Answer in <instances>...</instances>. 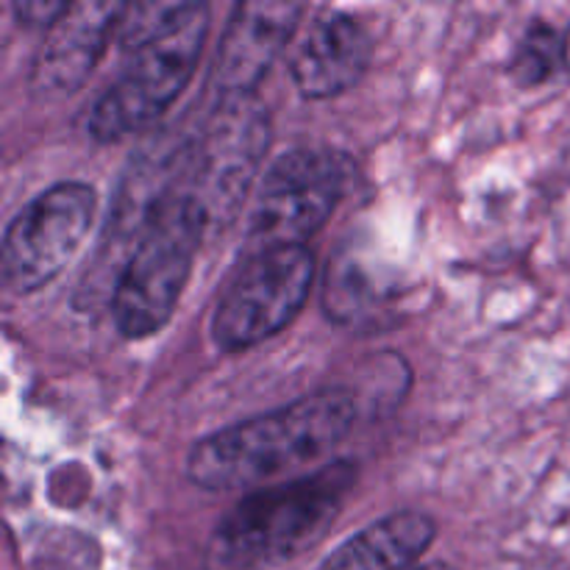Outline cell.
<instances>
[{"instance_id": "cell-1", "label": "cell", "mask_w": 570, "mask_h": 570, "mask_svg": "<svg viewBox=\"0 0 570 570\" xmlns=\"http://www.w3.org/2000/svg\"><path fill=\"white\" fill-rule=\"evenodd\" d=\"M354 421V395L323 390L198 440L189 451L187 476L209 493L256 490L326 456L348 438Z\"/></svg>"}, {"instance_id": "cell-2", "label": "cell", "mask_w": 570, "mask_h": 570, "mask_svg": "<svg viewBox=\"0 0 570 570\" xmlns=\"http://www.w3.org/2000/svg\"><path fill=\"white\" fill-rule=\"evenodd\" d=\"M354 482V465L334 462L287 484L254 490L217 523L212 562L223 570H262L293 560L337 521Z\"/></svg>"}, {"instance_id": "cell-3", "label": "cell", "mask_w": 570, "mask_h": 570, "mask_svg": "<svg viewBox=\"0 0 570 570\" xmlns=\"http://www.w3.org/2000/svg\"><path fill=\"white\" fill-rule=\"evenodd\" d=\"M206 228L209 217L193 193L173 189L156 206L111 293V317L122 337L142 340L167 326Z\"/></svg>"}, {"instance_id": "cell-4", "label": "cell", "mask_w": 570, "mask_h": 570, "mask_svg": "<svg viewBox=\"0 0 570 570\" xmlns=\"http://www.w3.org/2000/svg\"><path fill=\"white\" fill-rule=\"evenodd\" d=\"M206 31L209 6L184 3L156 37L131 50L117 81L89 109L87 131L100 142H115L154 126L193 78Z\"/></svg>"}, {"instance_id": "cell-5", "label": "cell", "mask_w": 570, "mask_h": 570, "mask_svg": "<svg viewBox=\"0 0 570 570\" xmlns=\"http://www.w3.org/2000/svg\"><path fill=\"white\" fill-rule=\"evenodd\" d=\"M354 165L334 148L304 145L278 156L267 167L250 209L254 254L284 245H306L326 226L348 193Z\"/></svg>"}, {"instance_id": "cell-6", "label": "cell", "mask_w": 570, "mask_h": 570, "mask_svg": "<svg viewBox=\"0 0 570 570\" xmlns=\"http://www.w3.org/2000/svg\"><path fill=\"white\" fill-rule=\"evenodd\" d=\"M312 278L315 256L306 245L250 254L212 317V340L217 348L237 354L289 326L309 298Z\"/></svg>"}, {"instance_id": "cell-7", "label": "cell", "mask_w": 570, "mask_h": 570, "mask_svg": "<svg viewBox=\"0 0 570 570\" xmlns=\"http://www.w3.org/2000/svg\"><path fill=\"white\" fill-rule=\"evenodd\" d=\"M98 195L83 181H59L28 200L6 226L0 273L9 293L28 295L67 267L92 226Z\"/></svg>"}, {"instance_id": "cell-8", "label": "cell", "mask_w": 570, "mask_h": 570, "mask_svg": "<svg viewBox=\"0 0 570 570\" xmlns=\"http://www.w3.org/2000/svg\"><path fill=\"white\" fill-rule=\"evenodd\" d=\"M271 142V117L256 92H223L200 131L193 167V189L209 226L228 220L243 204L250 178Z\"/></svg>"}, {"instance_id": "cell-9", "label": "cell", "mask_w": 570, "mask_h": 570, "mask_svg": "<svg viewBox=\"0 0 570 570\" xmlns=\"http://www.w3.org/2000/svg\"><path fill=\"white\" fill-rule=\"evenodd\" d=\"M126 3L76 0L45 31L42 48L31 67V95L53 104L76 95L104 53L111 31L122 22Z\"/></svg>"}, {"instance_id": "cell-10", "label": "cell", "mask_w": 570, "mask_h": 570, "mask_svg": "<svg viewBox=\"0 0 570 570\" xmlns=\"http://www.w3.org/2000/svg\"><path fill=\"white\" fill-rule=\"evenodd\" d=\"M304 3L248 0L228 17L215 61V78L223 92H256L273 61L295 33Z\"/></svg>"}, {"instance_id": "cell-11", "label": "cell", "mask_w": 570, "mask_h": 570, "mask_svg": "<svg viewBox=\"0 0 570 570\" xmlns=\"http://www.w3.org/2000/svg\"><path fill=\"white\" fill-rule=\"evenodd\" d=\"M373 59L371 31L348 11H326L312 22L295 48L289 72L304 98L343 95L367 72Z\"/></svg>"}, {"instance_id": "cell-12", "label": "cell", "mask_w": 570, "mask_h": 570, "mask_svg": "<svg viewBox=\"0 0 570 570\" xmlns=\"http://www.w3.org/2000/svg\"><path fill=\"white\" fill-rule=\"evenodd\" d=\"M438 538L426 512H393L345 540L321 570H412Z\"/></svg>"}, {"instance_id": "cell-13", "label": "cell", "mask_w": 570, "mask_h": 570, "mask_svg": "<svg viewBox=\"0 0 570 570\" xmlns=\"http://www.w3.org/2000/svg\"><path fill=\"white\" fill-rule=\"evenodd\" d=\"M557 67H562V37L546 22H534L521 39L512 59V78L521 87H540L554 76Z\"/></svg>"}, {"instance_id": "cell-14", "label": "cell", "mask_w": 570, "mask_h": 570, "mask_svg": "<svg viewBox=\"0 0 570 570\" xmlns=\"http://www.w3.org/2000/svg\"><path fill=\"white\" fill-rule=\"evenodd\" d=\"M65 9L67 3H33V0L14 3V14L20 17V22H28V26H45V31L59 20Z\"/></svg>"}, {"instance_id": "cell-15", "label": "cell", "mask_w": 570, "mask_h": 570, "mask_svg": "<svg viewBox=\"0 0 570 570\" xmlns=\"http://www.w3.org/2000/svg\"><path fill=\"white\" fill-rule=\"evenodd\" d=\"M562 70H566V76L570 78V26L568 31L562 33Z\"/></svg>"}, {"instance_id": "cell-16", "label": "cell", "mask_w": 570, "mask_h": 570, "mask_svg": "<svg viewBox=\"0 0 570 570\" xmlns=\"http://www.w3.org/2000/svg\"><path fill=\"white\" fill-rule=\"evenodd\" d=\"M412 570H451L449 566H426V568H412Z\"/></svg>"}]
</instances>
